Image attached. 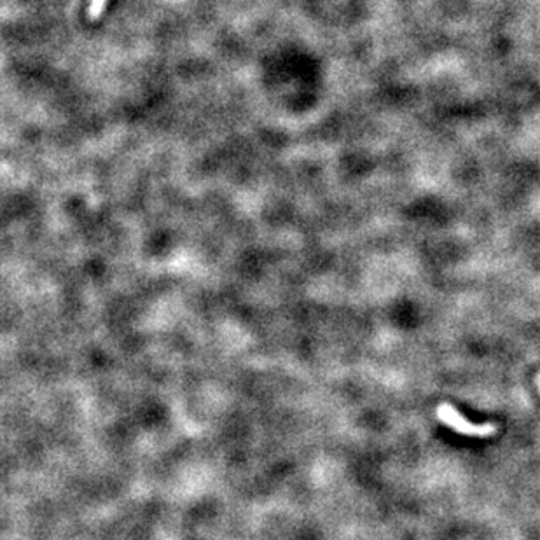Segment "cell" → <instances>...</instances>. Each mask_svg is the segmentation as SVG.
Listing matches in <instances>:
<instances>
[{"instance_id":"7a4b0ae2","label":"cell","mask_w":540,"mask_h":540,"mask_svg":"<svg viewBox=\"0 0 540 540\" xmlns=\"http://www.w3.org/2000/svg\"><path fill=\"white\" fill-rule=\"evenodd\" d=\"M107 2H109V0H89L86 15H88V18L92 19V21H96V19L103 15V9H105Z\"/></svg>"},{"instance_id":"3957f363","label":"cell","mask_w":540,"mask_h":540,"mask_svg":"<svg viewBox=\"0 0 540 540\" xmlns=\"http://www.w3.org/2000/svg\"><path fill=\"white\" fill-rule=\"evenodd\" d=\"M537 387H539V390H540V372H539V374H537Z\"/></svg>"},{"instance_id":"6da1fadb","label":"cell","mask_w":540,"mask_h":540,"mask_svg":"<svg viewBox=\"0 0 540 540\" xmlns=\"http://www.w3.org/2000/svg\"><path fill=\"white\" fill-rule=\"evenodd\" d=\"M437 418L446 425V427L453 428L456 434L471 435V437H491L496 434L498 427L495 424H485V425H474L469 420H465L460 412L456 411L451 404H441L437 408Z\"/></svg>"}]
</instances>
